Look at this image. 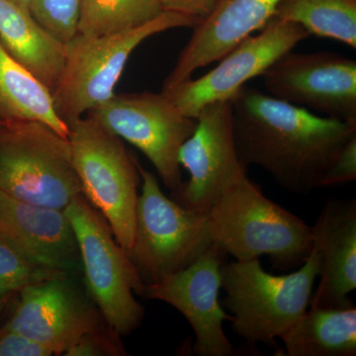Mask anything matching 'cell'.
Returning a JSON list of instances; mask_svg holds the SVG:
<instances>
[{
	"instance_id": "obj_1",
	"label": "cell",
	"mask_w": 356,
	"mask_h": 356,
	"mask_svg": "<svg viewBox=\"0 0 356 356\" xmlns=\"http://www.w3.org/2000/svg\"><path fill=\"white\" fill-rule=\"evenodd\" d=\"M241 163L266 170L282 188L296 194L318 189L321 178L356 123L320 116L243 86L229 100Z\"/></svg>"
},
{
	"instance_id": "obj_2",
	"label": "cell",
	"mask_w": 356,
	"mask_h": 356,
	"mask_svg": "<svg viewBox=\"0 0 356 356\" xmlns=\"http://www.w3.org/2000/svg\"><path fill=\"white\" fill-rule=\"evenodd\" d=\"M206 222L212 243L236 261L267 255L274 267L289 270L302 266L313 248L311 227L248 177L211 206Z\"/></svg>"
},
{
	"instance_id": "obj_3",
	"label": "cell",
	"mask_w": 356,
	"mask_h": 356,
	"mask_svg": "<svg viewBox=\"0 0 356 356\" xmlns=\"http://www.w3.org/2000/svg\"><path fill=\"white\" fill-rule=\"evenodd\" d=\"M320 259L313 247L298 270L284 275L266 273L259 259L224 262L221 267L224 306L232 327L248 346H276L310 306Z\"/></svg>"
},
{
	"instance_id": "obj_4",
	"label": "cell",
	"mask_w": 356,
	"mask_h": 356,
	"mask_svg": "<svg viewBox=\"0 0 356 356\" xmlns=\"http://www.w3.org/2000/svg\"><path fill=\"white\" fill-rule=\"evenodd\" d=\"M199 21L165 11L147 24L129 31L100 37L76 34L67 44L64 72L51 92L58 118L69 126L113 97L131 54L145 40L175 28H193Z\"/></svg>"
},
{
	"instance_id": "obj_5",
	"label": "cell",
	"mask_w": 356,
	"mask_h": 356,
	"mask_svg": "<svg viewBox=\"0 0 356 356\" xmlns=\"http://www.w3.org/2000/svg\"><path fill=\"white\" fill-rule=\"evenodd\" d=\"M65 212L76 235L89 297L105 323L119 336H127L144 318V308L135 298L144 294V281L108 222L83 194L72 199Z\"/></svg>"
},
{
	"instance_id": "obj_6",
	"label": "cell",
	"mask_w": 356,
	"mask_h": 356,
	"mask_svg": "<svg viewBox=\"0 0 356 356\" xmlns=\"http://www.w3.org/2000/svg\"><path fill=\"white\" fill-rule=\"evenodd\" d=\"M72 161L84 197L108 222L130 255L135 236L140 175L123 140L91 117L69 125Z\"/></svg>"
},
{
	"instance_id": "obj_7",
	"label": "cell",
	"mask_w": 356,
	"mask_h": 356,
	"mask_svg": "<svg viewBox=\"0 0 356 356\" xmlns=\"http://www.w3.org/2000/svg\"><path fill=\"white\" fill-rule=\"evenodd\" d=\"M0 191L65 210L83 193L69 138L41 122L0 125Z\"/></svg>"
},
{
	"instance_id": "obj_8",
	"label": "cell",
	"mask_w": 356,
	"mask_h": 356,
	"mask_svg": "<svg viewBox=\"0 0 356 356\" xmlns=\"http://www.w3.org/2000/svg\"><path fill=\"white\" fill-rule=\"evenodd\" d=\"M142 188L130 257L145 285L182 270L211 243L206 214L165 195L158 178L137 161Z\"/></svg>"
},
{
	"instance_id": "obj_9",
	"label": "cell",
	"mask_w": 356,
	"mask_h": 356,
	"mask_svg": "<svg viewBox=\"0 0 356 356\" xmlns=\"http://www.w3.org/2000/svg\"><path fill=\"white\" fill-rule=\"evenodd\" d=\"M88 116L139 149L172 193L180 188L178 152L195 130L196 119L182 114L165 93L114 95Z\"/></svg>"
},
{
	"instance_id": "obj_10",
	"label": "cell",
	"mask_w": 356,
	"mask_h": 356,
	"mask_svg": "<svg viewBox=\"0 0 356 356\" xmlns=\"http://www.w3.org/2000/svg\"><path fill=\"white\" fill-rule=\"evenodd\" d=\"M310 36L297 23L273 17L257 35H250L220 58L219 64L199 79L163 89L185 116L195 119L215 102H229L250 79L261 76L271 65Z\"/></svg>"
},
{
	"instance_id": "obj_11",
	"label": "cell",
	"mask_w": 356,
	"mask_h": 356,
	"mask_svg": "<svg viewBox=\"0 0 356 356\" xmlns=\"http://www.w3.org/2000/svg\"><path fill=\"white\" fill-rule=\"evenodd\" d=\"M269 95L318 115L356 123V60L332 51L278 58L261 74Z\"/></svg>"
},
{
	"instance_id": "obj_12",
	"label": "cell",
	"mask_w": 356,
	"mask_h": 356,
	"mask_svg": "<svg viewBox=\"0 0 356 356\" xmlns=\"http://www.w3.org/2000/svg\"><path fill=\"white\" fill-rule=\"evenodd\" d=\"M195 119V130L178 152V161L189 179L172 196L184 207L206 214L222 194L247 177V168L236 152L231 102L207 105Z\"/></svg>"
},
{
	"instance_id": "obj_13",
	"label": "cell",
	"mask_w": 356,
	"mask_h": 356,
	"mask_svg": "<svg viewBox=\"0 0 356 356\" xmlns=\"http://www.w3.org/2000/svg\"><path fill=\"white\" fill-rule=\"evenodd\" d=\"M225 255L212 243L191 266L145 286L143 297L165 302L186 318L195 334L196 355H235L222 327L231 316L220 303Z\"/></svg>"
},
{
	"instance_id": "obj_14",
	"label": "cell",
	"mask_w": 356,
	"mask_h": 356,
	"mask_svg": "<svg viewBox=\"0 0 356 356\" xmlns=\"http://www.w3.org/2000/svg\"><path fill=\"white\" fill-rule=\"evenodd\" d=\"M18 293L17 305L4 329L38 341L54 355H65L104 321L70 274L29 285Z\"/></svg>"
},
{
	"instance_id": "obj_15",
	"label": "cell",
	"mask_w": 356,
	"mask_h": 356,
	"mask_svg": "<svg viewBox=\"0 0 356 356\" xmlns=\"http://www.w3.org/2000/svg\"><path fill=\"white\" fill-rule=\"evenodd\" d=\"M0 236L40 266L70 275L81 271L76 235L65 210L0 191Z\"/></svg>"
},
{
	"instance_id": "obj_16",
	"label": "cell",
	"mask_w": 356,
	"mask_h": 356,
	"mask_svg": "<svg viewBox=\"0 0 356 356\" xmlns=\"http://www.w3.org/2000/svg\"><path fill=\"white\" fill-rule=\"evenodd\" d=\"M280 0H217L208 16L194 26L188 43L163 89L191 79L201 67L218 62L243 40L261 30Z\"/></svg>"
},
{
	"instance_id": "obj_17",
	"label": "cell",
	"mask_w": 356,
	"mask_h": 356,
	"mask_svg": "<svg viewBox=\"0 0 356 356\" xmlns=\"http://www.w3.org/2000/svg\"><path fill=\"white\" fill-rule=\"evenodd\" d=\"M311 228L320 259V282L309 307L353 305L348 295L356 288L355 198L327 201Z\"/></svg>"
},
{
	"instance_id": "obj_18",
	"label": "cell",
	"mask_w": 356,
	"mask_h": 356,
	"mask_svg": "<svg viewBox=\"0 0 356 356\" xmlns=\"http://www.w3.org/2000/svg\"><path fill=\"white\" fill-rule=\"evenodd\" d=\"M0 44L51 92L57 88L64 72L67 44L13 0H0Z\"/></svg>"
},
{
	"instance_id": "obj_19",
	"label": "cell",
	"mask_w": 356,
	"mask_h": 356,
	"mask_svg": "<svg viewBox=\"0 0 356 356\" xmlns=\"http://www.w3.org/2000/svg\"><path fill=\"white\" fill-rule=\"evenodd\" d=\"M280 339L288 356H355V306L310 307Z\"/></svg>"
},
{
	"instance_id": "obj_20",
	"label": "cell",
	"mask_w": 356,
	"mask_h": 356,
	"mask_svg": "<svg viewBox=\"0 0 356 356\" xmlns=\"http://www.w3.org/2000/svg\"><path fill=\"white\" fill-rule=\"evenodd\" d=\"M21 121L41 122L69 138V126L56 113L51 91L0 44V125Z\"/></svg>"
},
{
	"instance_id": "obj_21",
	"label": "cell",
	"mask_w": 356,
	"mask_h": 356,
	"mask_svg": "<svg viewBox=\"0 0 356 356\" xmlns=\"http://www.w3.org/2000/svg\"><path fill=\"white\" fill-rule=\"evenodd\" d=\"M273 17L356 49V0H280Z\"/></svg>"
},
{
	"instance_id": "obj_22",
	"label": "cell",
	"mask_w": 356,
	"mask_h": 356,
	"mask_svg": "<svg viewBox=\"0 0 356 356\" xmlns=\"http://www.w3.org/2000/svg\"><path fill=\"white\" fill-rule=\"evenodd\" d=\"M165 11L159 0H83L77 34L100 37L129 31Z\"/></svg>"
},
{
	"instance_id": "obj_23",
	"label": "cell",
	"mask_w": 356,
	"mask_h": 356,
	"mask_svg": "<svg viewBox=\"0 0 356 356\" xmlns=\"http://www.w3.org/2000/svg\"><path fill=\"white\" fill-rule=\"evenodd\" d=\"M64 274L67 273L44 268L30 261L0 236V296L13 295L29 285Z\"/></svg>"
},
{
	"instance_id": "obj_24",
	"label": "cell",
	"mask_w": 356,
	"mask_h": 356,
	"mask_svg": "<svg viewBox=\"0 0 356 356\" xmlns=\"http://www.w3.org/2000/svg\"><path fill=\"white\" fill-rule=\"evenodd\" d=\"M83 0H33L31 14L44 29L67 44L77 34Z\"/></svg>"
},
{
	"instance_id": "obj_25",
	"label": "cell",
	"mask_w": 356,
	"mask_h": 356,
	"mask_svg": "<svg viewBox=\"0 0 356 356\" xmlns=\"http://www.w3.org/2000/svg\"><path fill=\"white\" fill-rule=\"evenodd\" d=\"M120 337L108 325L100 323L84 334L64 355L67 356H120L127 355Z\"/></svg>"
},
{
	"instance_id": "obj_26",
	"label": "cell",
	"mask_w": 356,
	"mask_h": 356,
	"mask_svg": "<svg viewBox=\"0 0 356 356\" xmlns=\"http://www.w3.org/2000/svg\"><path fill=\"white\" fill-rule=\"evenodd\" d=\"M356 179V136L339 152L318 182V188L350 184Z\"/></svg>"
},
{
	"instance_id": "obj_27",
	"label": "cell",
	"mask_w": 356,
	"mask_h": 356,
	"mask_svg": "<svg viewBox=\"0 0 356 356\" xmlns=\"http://www.w3.org/2000/svg\"><path fill=\"white\" fill-rule=\"evenodd\" d=\"M51 355L54 353L38 341L17 332L0 329V356Z\"/></svg>"
},
{
	"instance_id": "obj_28",
	"label": "cell",
	"mask_w": 356,
	"mask_h": 356,
	"mask_svg": "<svg viewBox=\"0 0 356 356\" xmlns=\"http://www.w3.org/2000/svg\"><path fill=\"white\" fill-rule=\"evenodd\" d=\"M163 10L203 19L214 8L217 0H159Z\"/></svg>"
},
{
	"instance_id": "obj_29",
	"label": "cell",
	"mask_w": 356,
	"mask_h": 356,
	"mask_svg": "<svg viewBox=\"0 0 356 356\" xmlns=\"http://www.w3.org/2000/svg\"><path fill=\"white\" fill-rule=\"evenodd\" d=\"M13 1L17 3L18 6L23 7L26 10L29 11V13H31L33 0H13Z\"/></svg>"
},
{
	"instance_id": "obj_30",
	"label": "cell",
	"mask_w": 356,
	"mask_h": 356,
	"mask_svg": "<svg viewBox=\"0 0 356 356\" xmlns=\"http://www.w3.org/2000/svg\"><path fill=\"white\" fill-rule=\"evenodd\" d=\"M13 295H6V296H0V316H1L2 312L6 308L7 304H8L9 300Z\"/></svg>"
}]
</instances>
